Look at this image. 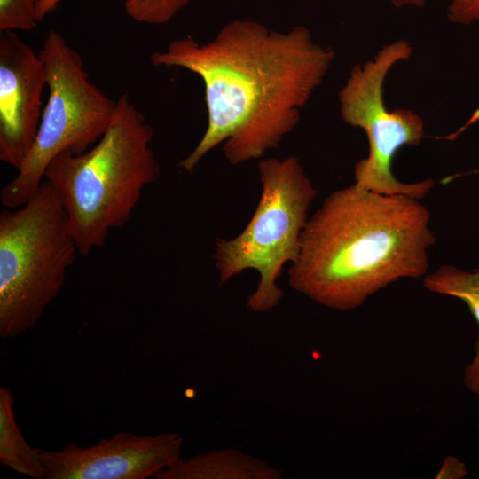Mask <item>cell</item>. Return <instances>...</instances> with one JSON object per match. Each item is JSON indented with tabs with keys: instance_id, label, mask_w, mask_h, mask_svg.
Returning <instances> with one entry per match:
<instances>
[{
	"instance_id": "cell-1",
	"label": "cell",
	"mask_w": 479,
	"mask_h": 479,
	"mask_svg": "<svg viewBox=\"0 0 479 479\" xmlns=\"http://www.w3.org/2000/svg\"><path fill=\"white\" fill-rule=\"evenodd\" d=\"M334 59V51L315 43L303 26L280 32L251 20L227 23L205 43L188 36L153 51V65L187 69L204 84L207 129L178 166L192 173L221 144L233 165L277 148L299 123Z\"/></svg>"
},
{
	"instance_id": "cell-10",
	"label": "cell",
	"mask_w": 479,
	"mask_h": 479,
	"mask_svg": "<svg viewBox=\"0 0 479 479\" xmlns=\"http://www.w3.org/2000/svg\"><path fill=\"white\" fill-rule=\"evenodd\" d=\"M280 470L236 450L216 451L180 459L153 479H279Z\"/></svg>"
},
{
	"instance_id": "cell-14",
	"label": "cell",
	"mask_w": 479,
	"mask_h": 479,
	"mask_svg": "<svg viewBox=\"0 0 479 479\" xmlns=\"http://www.w3.org/2000/svg\"><path fill=\"white\" fill-rule=\"evenodd\" d=\"M37 0H0V32L31 31L39 22Z\"/></svg>"
},
{
	"instance_id": "cell-3",
	"label": "cell",
	"mask_w": 479,
	"mask_h": 479,
	"mask_svg": "<svg viewBox=\"0 0 479 479\" xmlns=\"http://www.w3.org/2000/svg\"><path fill=\"white\" fill-rule=\"evenodd\" d=\"M153 138L152 126L124 92L91 148L60 153L47 167L43 180L59 194L82 256L102 247L110 231L125 226L145 186L158 179Z\"/></svg>"
},
{
	"instance_id": "cell-2",
	"label": "cell",
	"mask_w": 479,
	"mask_h": 479,
	"mask_svg": "<svg viewBox=\"0 0 479 479\" xmlns=\"http://www.w3.org/2000/svg\"><path fill=\"white\" fill-rule=\"evenodd\" d=\"M420 200L355 184L334 191L308 219L290 287L347 311L396 281L425 277L436 238Z\"/></svg>"
},
{
	"instance_id": "cell-9",
	"label": "cell",
	"mask_w": 479,
	"mask_h": 479,
	"mask_svg": "<svg viewBox=\"0 0 479 479\" xmlns=\"http://www.w3.org/2000/svg\"><path fill=\"white\" fill-rule=\"evenodd\" d=\"M45 86L39 54L14 31L0 32V160L17 170L35 142Z\"/></svg>"
},
{
	"instance_id": "cell-13",
	"label": "cell",
	"mask_w": 479,
	"mask_h": 479,
	"mask_svg": "<svg viewBox=\"0 0 479 479\" xmlns=\"http://www.w3.org/2000/svg\"><path fill=\"white\" fill-rule=\"evenodd\" d=\"M192 0H126L124 9L133 20L162 25L173 20Z\"/></svg>"
},
{
	"instance_id": "cell-4",
	"label": "cell",
	"mask_w": 479,
	"mask_h": 479,
	"mask_svg": "<svg viewBox=\"0 0 479 479\" xmlns=\"http://www.w3.org/2000/svg\"><path fill=\"white\" fill-rule=\"evenodd\" d=\"M79 254L57 190L43 180L22 206L0 213V337L34 329Z\"/></svg>"
},
{
	"instance_id": "cell-8",
	"label": "cell",
	"mask_w": 479,
	"mask_h": 479,
	"mask_svg": "<svg viewBox=\"0 0 479 479\" xmlns=\"http://www.w3.org/2000/svg\"><path fill=\"white\" fill-rule=\"evenodd\" d=\"M182 436L174 432H118L97 444L60 450L40 448L44 479H147L181 459Z\"/></svg>"
},
{
	"instance_id": "cell-15",
	"label": "cell",
	"mask_w": 479,
	"mask_h": 479,
	"mask_svg": "<svg viewBox=\"0 0 479 479\" xmlns=\"http://www.w3.org/2000/svg\"><path fill=\"white\" fill-rule=\"evenodd\" d=\"M446 12L452 22L470 25L479 21V0H448Z\"/></svg>"
},
{
	"instance_id": "cell-5",
	"label": "cell",
	"mask_w": 479,
	"mask_h": 479,
	"mask_svg": "<svg viewBox=\"0 0 479 479\" xmlns=\"http://www.w3.org/2000/svg\"><path fill=\"white\" fill-rule=\"evenodd\" d=\"M258 170L262 193L255 213L239 235L216 240L214 259L221 284L245 270L257 271L260 279L247 306L265 312L283 298L277 281L284 265L299 256L318 190L294 156L260 161Z\"/></svg>"
},
{
	"instance_id": "cell-6",
	"label": "cell",
	"mask_w": 479,
	"mask_h": 479,
	"mask_svg": "<svg viewBox=\"0 0 479 479\" xmlns=\"http://www.w3.org/2000/svg\"><path fill=\"white\" fill-rule=\"evenodd\" d=\"M39 57L44 66L49 97L33 146L17 175L0 192L1 204L14 208L39 189L44 173L63 153H83L109 126L116 100L89 80L82 59L59 33L51 30Z\"/></svg>"
},
{
	"instance_id": "cell-12",
	"label": "cell",
	"mask_w": 479,
	"mask_h": 479,
	"mask_svg": "<svg viewBox=\"0 0 479 479\" xmlns=\"http://www.w3.org/2000/svg\"><path fill=\"white\" fill-rule=\"evenodd\" d=\"M12 391L0 388V463L32 479H44L40 448L32 447L20 430L14 413Z\"/></svg>"
},
{
	"instance_id": "cell-16",
	"label": "cell",
	"mask_w": 479,
	"mask_h": 479,
	"mask_svg": "<svg viewBox=\"0 0 479 479\" xmlns=\"http://www.w3.org/2000/svg\"><path fill=\"white\" fill-rule=\"evenodd\" d=\"M62 0H37L36 12L39 21L53 12Z\"/></svg>"
},
{
	"instance_id": "cell-11",
	"label": "cell",
	"mask_w": 479,
	"mask_h": 479,
	"mask_svg": "<svg viewBox=\"0 0 479 479\" xmlns=\"http://www.w3.org/2000/svg\"><path fill=\"white\" fill-rule=\"evenodd\" d=\"M430 292L462 301L479 326V268L467 271L453 265H443L423 279ZM464 383L472 393L479 396V340L476 351L464 372Z\"/></svg>"
},
{
	"instance_id": "cell-7",
	"label": "cell",
	"mask_w": 479,
	"mask_h": 479,
	"mask_svg": "<svg viewBox=\"0 0 479 479\" xmlns=\"http://www.w3.org/2000/svg\"><path fill=\"white\" fill-rule=\"evenodd\" d=\"M412 51L409 42L398 40L383 46L373 59L354 66L339 92V102L342 120L362 129L368 140L367 157L354 167V184L380 193L421 200L431 192L435 181H399L392 172V162L401 148L421 143L424 122L412 110H389L383 96L388 73L397 63L408 59Z\"/></svg>"
},
{
	"instance_id": "cell-17",
	"label": "cell",
	"mask_w": 479,
	"mask_h": 479,
	"mask_svg": "<svg viewBox=\"0 0 479 479\" xmlns=\"http://www.w3.org/2000/svg\"><path fill=\"white\" fill-rule=\"evenodd\" d=\"M395 7L412 6L422 8L426 4V0H389Z\"/></svg>"
}]
</instances>
